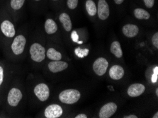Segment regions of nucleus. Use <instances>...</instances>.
Here are the masks:
<instances>
[{
  "label": "nucleus",
  "mask_w": 158,
  "mask_h": 118,
  "mask_svg": "<svg viewBox=\"0 0 158 118\" xmlns=\"http://www.w3.org/2000/svg\"><path fill=\"white\" fill-rule=\"evenodd\" d=\"M14 83L8 87V91L5 94L4 101L6 108L10 112L20 107L21 103L24 99V90L23 86L18 81H14Z\"/></svg>",
  "instance_id": "nucleus-1"
},
{
  "label": "nucleus",
  "mask_w": 158,
  "mask_h": 118,
  "mask_svg": "<svg viewBox=\"0 0 158 118\" xmlns=\"http://www.w3.org/2000/svg\"><path fill=\"white\" fill-rule=\"evenodd\" d=\"M13 21L4 6H0V33L5 46L17 33Z\"/></svg>",
  "instance_id": "nucleus-2"
},
{
  "label": "nucleus",
  "mask_w": 158,
  "mask_h": 118,
  "mask_svg": "<svg viewBox=\"0 0 158 118\" xmlns=\"http://www.w3.org/2000/svg\"><path fill=\"white\" fill-rule=\"evenodd\" d=\"M27 45V38L23 33H17L6 45L7 55L11 59H19L24 55Z\"/></svg>",
  "instance_id": "nucleus-3"
},
{
  "label": "nucleus",
  "mask_w": 158,
  "mask_h": 118,
  "mask_svg": "<svg viewBox=\"0 0 158 118\" xmlns=\"http://www.w3.org/2000/svg\"><path fill=\"white\" fill-rule=\"evenodd\" d=\"M28 52L31 59L35 64H42L46 58V48L40 42H33L30 45Z\"/></svg>",
  "instance_id": "nucleus-4"
},
{
  "label": "nucleus",
  "mask_w": 158,
  "mask_h": 118,
  "mask_svg": "<svg viewBox=\"0 0 158 118\" xmlns=\"http://www.w3.org/2000/svg\"><path fill=\"white\" fill-rule=\"evenodd\" d=\"M32 93L38 102L45 103L51 96V89L46 83L38 82L33 86Z\"/></svg>",
  "instance_id": "nucleus-5"
},
{
  "label": "nucleus",
  "mask_w": 158,
  "mask_h": 118,
  "mask_svg": "<svg viewBox=\"0 0 158 118\" xmlns=\"http://www.w3.org/2000/svg\"><path fill=\"white\" fill-rule=\"evenodd\" d=\"M10 71L11 69L9 65L3 62H0V105L3 102L5 96V90L8 88V81Z\"/></svg>",
  "instance_id": "nucleus-6"
},
{
  "label": "nucleus",
  "mask_w": 158,
  "mask_h": 118,
  "mask_svg": "<svg viewBox=\"0 0 158 118\" xmlns=\"http://www.w3.org/2000/svg\"><path fill=\"white\" fill-rule=\"evenodd\" d=\"M26 1V0H7L5 5L3 6L10 14L14 21H16L24 7Z\"/></svg>",
  "instance_id": "nucleus-7"
},
{
  "label": "nucleus",
  "mask_w": 158,
  "mask_h": 118,
  "mask_svg": "<svg viewBox=\"0 0 158 118\" xmlns=\"http://www.w3.org/2000/svg\"><path fill=\"white\" fill-rule=\"evenodd\" d=\"M81 98V93L77 89H66L61 91L58 96L59 100L64 104L72 105L77 103Z\"/></svg>",
  "instance_id": "nucleus-8"
},
{
  "label": "nucleus",
  "mask_w": 158,
  "mask_h": 118,
  "mask_svg": "<svg viewBox=\"0 0 158 118\" xmlns=\"http://www.w3.org/2000/svg\"><path fill=\"white\" fill-rule=\"evenodd\" d=\"M109 67V62L104 57H99L95 60L92 65L94 73L99 76H104Z\"/></svg>",
  "instance_id": "nucleus-9"
},
{
  "label": "nucleus",
  "mask_w": 158,
  "mask_h": 118,
  "mask_svg": "<svg viewBox=\"0 0 158 118\" xmlns=\"http://www.w3.org/2000/svg\"><path fill=\"white\" fill-rule=\"evenodd\" d=\"M63 114V109L58 104H51L45 108L44 116L45 118H58Z\"/></svg>",
  "instance_id": "nucleus-10"
},
{
  "label": "nucleus",
  "mask_w": 158,
  "mask_h": 118,
  "mask_svg": "<svg viewBox=\"0 0 158 118\" xmlns=\"http://www.w3.org/2000/svg\"><path fill=\"white\" fill-rule=\"evenodd\" d=\"M118 106L114 102H109L104 104L101 108L99 112V117L100 118H110L113 116L116 112Z\"/></svg>",
  "instance_id": "nucleus-11"
},
{
  "label": "nucleus",
  "mask_w": 158,
  "mask_h": 118,
  "mask_svg": "<svg viewBox=\"0 0 158 118\" xmlns=\"http://www.w3.org/2000/svg\"><path fill=\"white\" fill-rule=\"evenodd\" d=\"M97 15L102 21H105L110 16V8L106 0H99L97 5Z\"/></svg>",
  "instance_id": "nucleus-12"
},
{
  "label": "nucleus",
  "mask_w": 158,
  "mask_h": 118,
  "mask_svg": "<svg viewBox=\"0 0 158 118\" xmlns=\"http://www.w3.org/2000/svg\"><path fill=\"white\" fill-rule=\"evenodd\" d=\"M68 62L57 60V61H51L47 64V69L52 74H57L63 71L68 68Z\"/></svg>",
  "instance_id": "nucleus-13"
},
{
  "label": "nucleus",
  "mask_w": 158,
  "mask_h": 118,
  "mask_svg": "<svg viewBox=\"0 0 158 118\" xmlns=\"http://www.w3.org/2000/svg\"><path fill=\"white\" fill-rule=\"evenodd\" d=\"M145 91V86L143 83H133L129 86L127 93L130 97L136 98L143 94Z\"/></svg>",
  "instance_id": "nucleus-14"
},
{
  "label": "nucleus",
  "mask_w": 158,
  "mask_h": 118,
  "mask_svg": "<svg viewBox=\"0 0 158 118\" xmlns=\"http://www.w3.org/2000/svg\"><path fill=\"white\" fill-rule=\"evenodd\" d=\"M58 30V26L56 21L52 18H47L44 22V31L48 35H53Z\"/></svg>",
  "instance_id": "nucleus-15"
},
{
  "label": "nucleus",
  "mask_w": 158,
  "mask_h": 118,
  "mask_svg": "<svg viewBox=\"0 0 158 118\" xmlns=\"http://www.w3.org/2000/svg\"><path fill=\"white\" fill-rule=\"evenodd\" d=\"M122 33L127 38H134L139 33V28L135 24L127 23L122 28Z\"/></svg>",
  "instance_id": "nucleus-16"
},
{
  "label": "nucleus",
  "mask_w": 158,
  "mask_h": 118,
  "mask_svg": "<svg viewBox=\"0 0 158 118\" xmlns=\"http://www.w3.org/2000/svg\"><path fill=\"white\" fill-rule=\"evenodd\" d=\"M109 74L111 79L118 81L123 78L125 74V70L120 65H114L110 68Z\"/></svg>",
  "instance_id": "nucleus-17"
},
{
  "label": "nucleus",
  "mask_w": 158,
  "mask_h": 118,
  "mask_svg": "<svg viewBox=\"0 0 158 118\" xmlns=\"http://www.w3.org/2000/svg\"><path fill=\"white\" fill-rule=\"evenodd\" d=\"M58 19L64 31L67 32H70L73 28V23H72L70 15L66 12H62L59 15Z\"/></svg>",
  "instance_id": "nucleus-18"
},
{
  "label": "nucleus",
  "mask_w": 158,
  "mask_h": 118,
  "mask_svg": "<svg viewBox=\"0 0 158 118\" xmlns=\"http://www.w3.org/2000/svg\"><path fill=\"white\" fill-rule=\"evenodd\" d=\"M45 55L48 59H49L51 61H57V60H61L63 58L62 54L59 51L54 47H48L45 52Z\"/></svg>",
  "instance_id": "nucleus-19"
},
{
  "label": "nucleus",
  "mask_w": 158,
  "mask_h": 118,
  "mask_svg": "<svg viewBox=\"0 0 158 118\" xmlns=\"http://www.w3.org/2000/svg\"><path fill=\"white\" fill-rule=\"evenodd\" d=\"M110 51L113 54L116 58L120 59L123 57V50L121 49V43L118 41H114L111 43V47H110Z\"/></svg>",
  "instance_id": "nucleus-20"
},
{
  "label": "nucleus",
  "mask_w": 158,
  "mask_h": 118,
  "mask_svg": "<svg viewBox=\"0 0 158 118\" xmlns=\"http://www.w3.org/2000/svg\"><path fill=\"white\" fill-rule=\"evenodd\" d=\"M85 9L89 16L94 17L97 15V7L94 0H87L85 2Z\"/></svg>",
  "instance_id": "nucleus-21"
},
{
  "label": "nucleus",
  "mask_w": 158,
  "mask_h": 118,
  "mask_svg": "<svg viewBox=\"0 0 158 118\" xmlns=\"http://www.w3.org/2000/svg\"><path fill=\"white\" fill-rule=\"evenodd\" d=\"M133 15L139 20H148L150 18V14L149 12L142 8H136L134 9Z\"/></svg>",
  "instance_id": "nucleus-22"
},
{
  "label": "nucleus",
  "mask_w": 158,
  "mask_h": 118,
  "mask_svg": "<svg viewBox=\"0 0 158 118\" xmlns=\"http://www.w3.org/2000/svg\"><path fill=\"white\" fill-rule=\"evenodd\" d=\"M79 0H67V6L71 10H75L78 6Z\"/></svg>",
  "instance_id": "nucleus-23"
},
{
  "label": "nucleus",
  "mask_w": 158,
  "mask_h": 118,
  "mask_svg": "<svg viewBox=\"0 0 158 118\" xmlns=\"http://www.w3.org/2000/svg\"><path fill=\"white\" fill-rule=\"evenodd\" d=\"M152 43L156 49L158 48V33L156 32L153 35L152 38Z\"/></svg>",
  "instance_id": "nucleus-24"
},
{
  "label": "nucleus",
  "mask_w": 158,
  "mask_h": 118,
  "mask_svg": "<svg viewBox=\"0 0 158 118\" xmlns=\"http://www.w3.org/2000/svg\"><path fill=\"white\" fill-rule=\"evenodd\" d=\"M145 6L148 9H151L155 5V0H143Z\"/></svg>",
  "instance_id": "nucleus-25"
},
{
  "label": "nucleus",
  "mask_w": 158,
  "mask_h": 118,
  "mask_svg": "<svg viewBox=\"0 0 158 118\" xmlns=\"http://www.w3.org/2000/svg\"><path fill=\"white\" fill-rule=\"evenodd\" d=\"M157 75H158V67H155L154 69V72H153V74L152 76V82L153 83H157Z\"/></svg>",
  "instance_id": "nucleus-26"
},
{
  "label": "nucleus",
  "mask_w": 158,
  "mask_h": 118,
  "mask_svg": "<svg viewBox=\"0 0 158 118\" xmlns=\"http://www.w3.org/2000/svg\"><path fill=\"white\" fill-rule=\"evenodd\" d=\"M75 117V118H87V115L85 114H79L77 115H76Z\"/></svg>",
  "instance_id": "nucleus-27"
},
{
  "label": "nucleus",
  "mask_w": 158,
  "mask_h": 118,
  "mask_svg": "<svg viewBox=\"0 0 158 118\" xmlns=\"http://www.w3.org/2000/svg\"><path fill=\"white\" fill-rule=\"evenodd\" d=\"M114 2L115 4H117V5H120V4L123 3L124 0H114Z\"/></svg>",
  "instance_id": "nucleus-28"
},
{
  "label": "nucleus",
  "mask_w": 158,
  "mask_h": 118,
  "mask_svg": "<svg viewBox=\"0 0 158 118\" xmlns=\"http://www.w3.org/2000/svg\"><path fill=\"white\" fill-rule=\"evenodd\" d=\"M44 1V0H31L32 3L34 4H40V3H41V2Z\"/></svg>",
  "instance_id": "nucleus-29"
},
{
  "label": "nucleus",
  "mask_w": 158,
  "mask_h": 118,
  "mask_svg": "<svg viewBox=\"0 0 158 118\" xmlns=\"http://www.w3.org/2000/svg\"><path fill=\"white\" fill-rule=\"evenodd\" d=\"M123 117L124 118H138V116L135 115H126V116H124Z\"/></svg>",
  "instance_id": "nucleus-30"
},
{
  "label": "nucleus",
  "mask_w": 158,
  "mask_h": 118,
  "mask_svg": "<svg viewBox=\"0 0 158 118\" xmlns=\"http://www.w3.org/2000/svg\"><path fill=\"white\" fill-rule=\"evenodd\" d=\"M6 2L7 0H0V6H3L5 5Z\"/></svg>",
  "instance_id": "nucleus-31"
},
{
  "label": "nucleus",
  "mask_w": 158,
  "mask_h": 118,
  "mask_svg": "<svg viewBox=\"0 0 158 118\" xmlns=\"http://www.w3.org/2000/svg\"><path fill=\"white\" fill-rule=\"evenodd\" d=\"M50 1H51V2L52 4H56L57 2H59V0H50Z\"/></svg>",
  "instance_id": "nucleus-32"
},
{
  "label": "nucleus",
  "mask_w": 158,
  "mask_h": 118,
  "mask_svg": "<svg viewBox=\"0 0 158 118\" xmlns=\"http://www.w3.org/2000/svg\"><path fill=\"white\" fill-rule=\"evenodd\" d=\"M153 118H158V112H157L156 113H155V114L153 115V117H152Z\"/></svg>",
  "instance_id": "nucleus-33"
},
{
  "label": "nucleus",
  "mask_w": 158,
  "mask_h": 118,
  "mask_svg": "<svg viewBox=\"0 0 158 118\" xmlns=\"http://www.w3.org/2000/svg\"><path fill=\"white\" fill-rule=\"evenodd\" d=\"M155 93H156V96H158V88H157L156 90H155Z\"/></svg>",
  "instance_id": "nucleus-34"
},
{
  "label": "nucleus",
  "mask_w": 158,
  "mask_h": 118,
  "mask_svg": "<svg viewBox=\"0 0 158 118\" xmlns=\"http://www.w3.org/2000/svg\"><path fill=\"white\" fill-rule=\"evenodd\" d=\"M0 40H2V36H1V33H0Z\"/></svg>",
  "instance_id": "nucleus-35"
}]
</instances>
